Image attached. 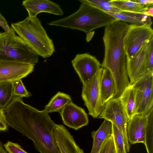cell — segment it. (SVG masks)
<instances>
[{
    "label": "cell",
    "instance_id": "cell-1",
    "mask_svg": "<svg viewBox=\"0 0 153 153\" xmlns=\"http://www.w3.org/2000/svg\"><path fill=\"white\" fill-rule=\"evenodd\" d=\"M3 110L8 126L31 140L40 153H61L53 135L56 124L48 113L25 103L22 98L15 96Z\"/></svg>",
    "mask_w": 153,
    "mask_h": 153
},
{
    "label": "cell",
    "instance_id": "cell-2",
    "mask_svg": "<svg viewBox=\"0 0 153 153\" xmlns=\"http://www.w3.org/2000/svg\"><path fill=\"white\" fill-rule=\"evenodd\" d=\"M129 24L117 21L105 28L103 37L104 55L101 68L111 74L115 87L114 98L120 97L130 85L126 65L124 40Z\"/></svg>",
    "mask_w": 153,
    "mask_h": 153
},
{
    "label": "cell",
    "instance_id": "cell-3",
    "mask_svg": "<svg viewBox=\"0 0 153 153\" xmlns=\"http://www.w3.org/2000/svg\"><path fill=\"white\" fill-rule=\"evenodd\" d=\"M79 1L81 4L76 12L67 17L51 22L48 25L79 30L84 32L87 36L95 29L105 27L119 21L85 0Z\"/></svg>",
    "mask_w": 153,
    "mask_h": 153
},
{
    "label": "cell",
    "instance_id": "cell-4",
    "mask_svg": "<svg viewBox=\"0 0 153 153\" xmlns=\"http://www.w3.org/2000/svg\"><path fill=\"white\" fill-rule=\"evenodd\" d=\"M11 28L39 56L45 58L54 52L53 40L37 17L28 16L22 21L11 24Z\"/></svg>",
    "mask_w": 153,
    "mask_h": 153
},
{
    "label": "cell",
    "instance_id": "cell-5",
    "mask_svg": "<svg viewBox=\"0 0 153 153\" xmlns=\"http://www.w3.org/2000/svg\"><path fill=\"white\" fill-rule=\"evenodd\" d=\"M39 55L19 36L0 33V61L16 62L35 65Z\"/></svg>",
    "mask_w": 153,
    "mask_h": 153
},
{
    "label": "cell",
    "instance_id": "cell-6",
    "mask_svg": "<svg viewBox=\"0 0 153 153\" xmlns=\"http://www.w3.org/2000/svg\"><path fill=\"white\" fill-rule=\"evenodd\" d=\"M126 65L130 85L147 71H153V38L133 57L126 58Z\"/></svg>",
    "mask_w": 153,
    "mask_h": 153
},
{
    "label": "cell",
    "instance_id": "cell-7",
    "mask_svg": "<svg viewBox=\"0 0 153 153\" xmlns=\"http://www.w3.org/2000/svg\"><path fill=\"white\" fill-rule=\"evenodd\" d=\"M129 85L136 90L137 115L146 116L153 108V71H147Z\"/></svg>",
    "mask_w": 153,
    "mask_h": 153
},
{
    "label": "cell",
    "instance_id": "cell-8",
    "mask_svg": "<svg viewBox=\"0 0 153 153\" xmlns=\"http://www.w3.org/2000/svg\"><path fill=\"white\" fill-rule=\"evenodd\" d=\"M98 117L109 121L116 126L123 136L126 151L129 152L130 145L126 133L128 120L120 99L114 98L109 100Z\"/></svg>",
    "mask_w": 153,
    "mask_h": 153
},
{
    "label": "cell",
    "instance_id": "cell-9",
    "mask_svg": "<svg viewBox=\"0 0 153 153\" xmlns=\"http://www.w3.org/2000/svg\"><path fill=\"white\" fill-rule=\"evenodd\" d=\"M103 68H101L98 73L88 82L83 85L82 98L88 114L96 118L100 114L104 107L101 105L100 83Z\"/></svg>",
    "mask_w": 153,
    "mask_h": 153
},
{
    "label": "cell",
    "instance_id": "cell-10",
    "mask_svg": "<svg viewBox=\"0 0 153 153\" xmlns=\"http://www.w3.org/2000/svg\"><path fill=\"white\" fill-rule=\"evenodd\" d=\"M152 38L153 30L151 26L129 25L124 40L126 58L133 57Z\"/></svg>",
    "mask_w": 153,
    "mask_h": 153
},
{
    "label": "cell",
    "instance_id": "cell-11",
    "mask_svg": "<svg viewBox=\"0 0 153 153\" xmlns=\"http://www.w3.org/2000/svg\"><path fill=\"white\" fill-rule=\"evenodd\" d=\"M71 63L82 85L89 81L101 68L98 60L88 53L76 54Z\"/></svg>",
    "mask_w": 153,
    "mask_h": 153
},
{
    "label": "cell",
    "instance_id": "cell-12",
    "mask_svg": "<svg viewBox=\"0 0 153 153\" xmlns=\"http://www.w3.org/2000/svg\"><path fill=\"white\" fill-rule=\"evenodd\" d=\"M34 66L16 62L0 61V82H12L25 78L33 72Z\"/></svg>",
    "mask_w": 153,
    "mask_h": 153
},
{
    "label": "cell",
    "instance_id": "cell-13",
    "mask_svg": "<svg viewBox=\"0 0 153 153\" xmlns=\"http://www.w3.org/2000/svg\"><path fill=\"white\" fill-rule=\"evenodd\" d=\"M59 113L64 124L74 130H77L88 123V115L85 110L72 101Z\"/></svg>",
    "mask_w": 153,
    "mask_h": 153
},
{
    "label": "cell",
    "instance_id": "cell-14",
    "mask_svg": "<svg viewBox=\"0 0 153 153\" xmlns=\"http://www.w3.org/2000/svg\"><path fill=\"white\" fill-rule=\"evenodd\" d=\"M53 135L61 153H84L73 136L62 125L56 124L53 131Z\"/></svg>",
    "mask_w": 153,
    "mask_h": 153
},
{
    "label": "cell",
    "instance_id": "cell-15",
    "mask_svg": "<svg viewBox=\"0 0 153 153\" xmlns=\"http://www.w3.org/2000/svg\"><path fill=\"white\" fill-rule=\"evenodd\" d=\"M22 5L30 17H36L43 12L60 16L64 14L59 4L49 0H25L22 1Z\"/></svg>",
    "mask_w": 153,
    "mask_h": 153
},
{
    "label": "cell",
    "instance_id": "cell-16",
    "mask_svg": "<svg viewBox=\"0 0 153 153\" xmlns=\"http://www.w3.org/2000/svg\"><path fill=\"white\" fill-rule=\"evenodd\" d=\"M146 122V116L140 115H136L128 120L126 133L129 144H144Z\"/></svg>",
    "mask_w": 153,
    "mask_h": 153
},
{
    "label": "cell",
    "instance_id": "cell-17",
    "mask_svg": "<svg viewBox=\"0 0 153 153\" xmlns=\"http://www.w3.org/2000/svg\"><path fill=\"white\" fill-rule=\"evenodd\" d=\"M112 135V123L104 120L98 129L91 133L93 142L90 153H98L105 141Z\"/></svg>",
    "mask_w": 153,
    "mask_h": 153
},
{
    "label": "cell",
    "instance_id": "cell-18",
    "mask_svg": "<svg viewBox=\"0 0 153 153\" xmlns=\"http://www.w3.org/2000/svg\"><path fill=\"white\" fill-rule=\"evenodd\" d=\"M100 91L101 103L104 107L109 100L114 98L115 91L114 79L107 69H103L100 83Z\"/></svg>",
    "mask_w": 153,
    "mask_h": 153
},
{
    "label": "cell",
    "instance_id": "cell-19",
    "mask_svg": "<svg viewBox=\"0 0 153 153\" xmlns=\"http://www.w3.org/2000/svg\"><path fill=\"white\" fill-rule=\"evenodd\" d=\"M106 12L119 21L132 25L151 26L152 23L151 17L142 13L126 11L117 13Z\"/></svg>",
    "mask_w": 153,
    "mask_h": 153
},
{
    "label": "cell",
    "instance_id": "cell-20",
    "mask_svg": "<svg viewBox=\"0 0 153 153\" xmlns=\"http://www.w3.org/2000/svg\"><path fill=\"white\" fill-rule=\"evenodd\" d=\"M135 94V90L129 85L119 98L122 104L128 120L137 115Z\"/></svg>",
    "mask_w": 153,
    "mask_h": 153
},
{
    "label": "cell",
    "instance_id": "cell-21",
    "mask_svg": "<svg viewBox=\"0 0 153 153\" xmlns=\"http://www.w3.org/2000/svg\"><path fill=\"white\" fill-rule=\"evenodd\" d=\"M71 101L70 96L59 91L52 97L43 110L48 114L55 112H59Z\"/></svg>",
    "mask_w": 153,
    "mask_h": 153
},
{
    "label": "cell",
    "instance_id": "cell-22",
    "mask_svg": "<svg viewBox=\"0 0 153 153\" xmlns=\"http://www.w3.org/2000/svg\"><path fill=\"white\" fill-rule=\"evenodd\" d=\"M110 1L114 6L123 11L140 13L144 14L149 8L136 2L134 0Z\"/></svg>",
    "mask_w": 153,
    "mask_h": 153
},
{
    "label": "cell",
    "instance_id": "cell-23",
    "mask_svg": "<svg viewBox=\"0 0 153 153\" xmlns=\"http://www.w3.org/2000/svg\"><path fill=\"white\" fill-rule=\"evenodd\" d=\"M146 116L147 122L144 144L147 153H153V108Z\"/></svg>",
    "mask_w": 153,
    "mask_h": 153
},
{
    "label": "cell",
    "instance_id": "cell-24",
    "mask_svg": "<svg viewBox=\"0 0 153 153\" xmlns=\"http://www.w3.org/2000/svg\"><path fill=\"white\" fill-rule=\"evenodd\" d=\"M13 97L12 82H0V108L4 110Z\"/></svg>",
    "mask_w": 153,
    "mask_h": 153
},
{
    "label": "cell",
    "instance_id": "cell-25",
    "mask_svg": "<svg viewBox=\"0 0 153 153\" xmlns=\"http://www.w3.org/2000/svg\"><path fill=\"white\" fill-rule=\"evenodd\" d=\"M87 2L102 10L112 13H119L123 11L116 7L110 0H85Z\"/></svg>",
    "mask_w": 153,
    "mask_h": 153
},
{
    "label": "cell",
    "instance_id": "cell-26",
    "mask_svg": "<svg viewBox=\"0 0 153 153\" xmlns=\"http://www.w3.org/2000/svg\"><path fill=\"white\" fill-rule=\"evenodd\" d=\"M112 136L116 153H127L122 135L116 126L112 123Z\"/></svg>",
    "mask_w": 153,
    "mask_h": 153
},
{
    "label": "cell",
    "instance_id": "cell-27",
    "mask_svg": "<svg viewBox=\"0 0 153 153\" xmlns=\"http://www.w3.org/2000/svg\"><path fill=\"white\" fill-rule=\"evenodd\" d=\"M14 96L23 97H28L32 96V94L26 89L22 79L12 82Z\"/></svg>",
    "mask_w": 153,
    "mask_h": 153
},
{
    "label": "cell",
    "instance_id": "cell-28",
    "mask_svg": "<svg viewBox=\"0 0 153 153\" xmlns=\"http://www.w3.org/2000/svg\"><path fill=\"white\" fill-rule=\"evenodd\" d=\"M98 153H116L112 135L106 140Z\"/></svg>",
    "mask_w": 153,
    "mask_h": 153
},
{
    "label": "cell",
    "instance_id": "cell-29",
    "mask_svg": "<svg viewBox=\"0 0 153 153\" xmlns=\"http://www.w3.org/2000/svg\"><path fill=\"white\" fill-rule=\"evenodd\" d=\"M4 146L8 153H28L22 148L20 145L10 141H8L4 144Z\"/></svg>",
    "mask_w": 153,
    "mask_h": 153
},
{
    "label": "cell",
    "instance_id": "cell-30",
    "mask_svg": "<svg viewBox=\"0 0 153 153\" xmlns=\"http://www.w3.org/2000/svg\"><path fill=\"white\" fill-rule=\"evenodd\" d=\"M6 118L4 110L0 108V131H5L8 129Z\"/></svg>",
    "mask_w": 153,
    "mask_h": 153
},
{
    "label": "cell",
    "instance_id": "cell-31",
    "mask_svg": "<svg viewBox=\"0 0 153 153\" xmlns=\"http://www.w3.org/2000/svg\"><path fill=\"white\" fill-rule=\"evenodd\" d=\"M0 26L4 29L5 32L15 34L13 30L10 27L7 21L0 12Z\"/></svg>",
    "mask_w": 153,
    "mask_h": 153
},
{
    "label": "cell",
    "instance_id": "cell-32",
    "mask_svg": "<svg viewBox=\"0 0 153 153\" xmlns=\"http://www.w3.org/2000/svg\"><path fill=\"white\" fill-rule=\"evenodd\" d=\"M134 1L147 8L153 7V0H134Z\"/></svg>",
    "mask_w": 153,
    "mask_h": 153
},
{
    "label": "cell",
    "instance_id": "cell-33",
    "mask_svg": "<svg viewBox=\"0 0 153 153\" xmlns=\"http://www.w3.org/2000/svg\"><path fill=\"white\" fill-rule=\"evenodd\" d=\"M145 15L152 17L153 16V7L149 8L144 13Z\"/></svg>",
    "mask_w": 153,
    "mask_h": 153
},
{
    "label": "cell",
    "instance_id": "cell-34",
    "mask_svg": "<svg viewBox=\"0 0 153 153\" xmlns=\"http://www.w3.org/2000/svg\"><path fill=\"white\" fill-rule=\"evenodd\" d=\"M0 153H7V152L5 150L3 145L2 142L0 141Z\"/></svg>",
    "mask_w": 153,
    "mask_h": 153
}]
</instances>
